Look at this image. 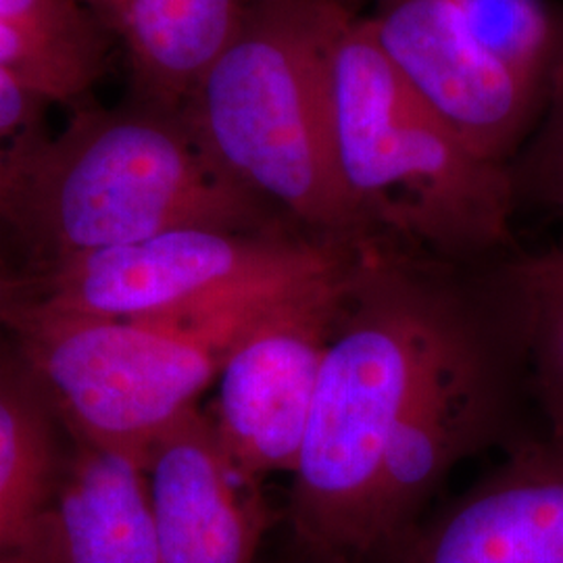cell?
Masks as SVG:
<instances>
[{
  "mask_svg": "<svg viewBox=\"0 0 563 563\" xmlns=\"http://www.w3.org/2000/svg\"><path fill=\"white\" fill-rule=\"evenodd\" d=\"M507 169L516 213L528 209L563 216V60L541 120Z\"/></svg>",
  "mask_w": 563,
  "mask_h": 563,
  "instance_id": "obj_18",
  "label": "cell"
},
{
  "mask_svg": "<svg viewBox=\"0 0 563 563\" xmlns=\"http://www.w3.org/2000/svg\"><path fill=\"white\" fill-rule=\"evenodd\" d=\"M474 41L547 104L563 60V7L551 0H451Z\"/></svg>",
  "mask_w": 563,
  "mask_h": 563,
  "instance_id": "obj_16",
  "label": "cell"
},
{
  "mask_svg": "<svg viewBox=\"0 0 563 563\" xmlns=\"http://www.w3.org/2000/svg\"><path fill=\"white\" fill-rule=\"evenodd\" d=\"M346 0H249L241 25L184 107L223 169L305 230L374 239L342 186L328 71Z\"/></svg>",
  "mask_w": 563,
  "mask_h": 563,
  "instance_id": "obj_4",
  "label": "cell"
},
{
  "mask_svg": "<svg viewBox=\"0 0 563 563\" xmlns=\"http://www.w3.org/2000/svg\"><path fill=\"white\" fill-rule=\"evenodd\" d=\"M360 255L274 309L223 360L211 422L225 455L253 483L297 467L323 360Z\"/></svg>",
  "mask_w": 563,
  "mask_h": 563,
  "instance_id": "obj_7",
  "label": "cell"
},
{
  "mask_svg": "<svg viewBox=\"0 0 563 563\" xmlns=\"http://www.w3.org/2000/svg\"><path fill=\"white\" fill-rule=\"evenodd\" d=\"M342 241L309 230H176L59 263L42 307L90 318H153Z\"/></svg>",
  "mask_w": 563,
  "mask_h": 563,
  "instance_id": "obj_8",
  "label": "cell"
},
{
  "mask_svg": "<svg viewBox=\"0 0 563 563\" xmlns=\"http://www.w3.org/2000/svg\"><path fill=\"white\" fill-rule=\"evenodd\" d=\"M120 42L136 102L181 113L241 25L249 0H81Z\"/></svg>",
  "mask_w": 563,
  "mask_h": 563,
  "instance_id": "obj_13",
  "label": "cell"
},
{
  "mask_svg": "<svg viewBox=\"0 0 563 563\" xmlns=\"http://www.w3.org/2000/svg\"><path fill=\"white\" fill-rule=\"evenodd\" d=\"M346 2H351V4H353V0H346Z\"/></svg>",
  "mask_w": 563,
  "mask_h": 563,
  "instance_id": "obj_23",
  "label": "cell"
},
{
  "mask_svg": "<svg viewBox=\"0 0 563 563\" xmlns=\"http://www.w3.org/2000/svg\"><path fill=\"white\" fill-rule=\"evenodd\" d=\"M369 32L402 84L486 162L509 165L544 101L493 59L451 0H376Z\"/></svg>",
  "mask_w": 563,
  "mask_h": 563,
  "instance_id": "obj_9",
  "label": "cell"
},
{
  "mask_svg": "<svg viewBox=\"0 0 563 563\" xmlns=\"http://www.w3.org/2000/svg\"><path fill=\"white\" fill-rule=\"evenodd\" d=\"M27 355L42 393L81 443L142 462L197 407L225 360L220 346L165 318H90L42 305L27 320Z\"/></svg>",
  "mask_w": 563,
  "mask_h": 563,
  "instance_id": "obj_6",
  "label": "cell"
},
{
  "mask_svg": "<svg viewBox=\"0 0 563 563\" xmlns=\"http://www.w3.org/2000/svg\"><path fill=\"white\" fill-rule=\"evenodd\" d=\"M59 478L41 384L0 367V555L23 553L41 539Z\"/></svg>",
  "mask_w": 563,
  "mask_h": 563,
  "instance_id": "obj_15",
  "label": "cell"
},
{
  "mask_svg": "<svg viewBox=\"0 0 563 563\" xmlns=\"http://www.w3.org/2000/svg\"><path fill=\"white\" fill-rule=\"evenodd\" d=\"M518 253L474 269L462 311L386 446L362 558L420 520L457 463L528 439L518 432L532 397Z\"/></svg>",
  "mask_w": 563,
  "mask_h": 563,
  "instance_id": "obj_5",
  "label": "cell"
},
{
  "mask_svg": "<svg viewBox=\"0 0 563 563\" xmlns=\"http://www.w3.org/2000/svg\"><path fill=\"white\" fill-rule=\"evenodd\" d=\"M0 218L59 263L176 230H305L234 180L184 113L80 107L0 159Z\"/></svg>",
  "mask_w": 563,
  "mask_h": 563,
  "instance_id": "obj_2",
  "label": "cell"
},
{
  "mask_svg": "<svg viewBox=\"0 0 563 563\" xmlns=\"http://www.w3.org/2000/svg\"><path fill=\"white\" fill-rule=\"evenodd\" d=\"M107 41L81 0H0V69L41 102H80L101 78Z\"/></svg>",
  "mask_w": 563,
  "mask_h": 563,
  "instance_id": "obj_14",
  "label": "cell"
},
{
  "mask_svg": "<svg viewBox=\"0 0 563 563\" xmlns=\"http://www.w3.org/2000/svg\"><path fill=\"white\" fill-rule=\"evenodd\" d=\"M526 305V342L532 399L544 439L563 449V242L543 253L516 255Z\"/></svg>",
  "mask_w": 563,
  "mask_h": 563,
  "instance_id": "obj_17",
  "label": "cell"
},
{
  "mask_svg": "<svg viewBox=\"0 0 563 563\" xmlns=\"http://www.w3.org/2000/svg\"><path fill=\"white\" fill-rule=\"evenodd\" d=\"M328 101L339 178L374 236L457 267L518 251L507 165L474 153L402 84L355 11L332 44Z\"/></svg>",
  "mask_w": 563,
  "mask_h": 563,
  "instance_id": "obj_3",
  "label": "cell"
},
{
  "mask_svg": "<svg viewBox=\"0 0 563 563\" xmlns=\"http://www.w3.org/2000/svg\"><path fill=\"white\" fill-rule=\"evenodd\" d=\"M23 553L38 563H162L141 457L81 443L41 539Z\"/></svg>",
  "mask_w": 563,
  "mask_h": 563,
  "instance_id": "obj_12",
  "label": "cell"
},
{
  "mask_svg": "<svg viewBox=\"0 0 563 563\" xmlns=\"http://www.w3.org/2000/svg\"><path fill=\"white\" fill-rule=\"evenodd\" d=\"M278 563H353L336 551H330L320 544L309 543L288 530L286 549Z\"/></svg>",
  "mask_w": 563,
  "mask_h": 563,
  "instance_id": "obj_20",
  "label": "cell"
},
{
  "mask_svg": "<svg viewBox=\"0 0 563 563\" xmlns=\"http://www.w3.org/2000/svg\"><path fill=\"white\" fill-rule=\"evenodd\" d=\"M0 563H38L32 560L27 553H2Z\"/></svg>",
  "mask_w": 563,
  "mask_h": 563,
  "instance_id": "obj_21",
  "label": "cell"
},
{
  "mask_svg": "<svg viewBox=\"0 0 563 563\" xmlns=\"http://www.w3.org/2000/svg\"><path fill=\"white\" fill-rule=\"evenodd\" d=\"M357 563H563V449L511 444L472 488Z\"/></svg>",
  "mask_w": 563,
  "mask_h": 563,
  "instance_id": "obj_10",
  "label": "cell"
},
{
  "mask_svg": "<svg viewBox=\"0 0 563 563\" xmlns=\"http://www.w3.org/2000/svg\"><path fill=\"white\" fill-rule=\"evenodd\" d=\"M162 563H262L274 511L225 455L211 418L188 409L144 455Z\"/></svg>",
  "mask_w": 563,
  "mask_h": 563,
  "instance_id": "obj_11",
  "label": "cell"
},
{
  "mask_svg": "<svg viewBox=\"0 0 563 563\" xmlns=\"http://www.w3.org/2000/svg\"><path fill=\"white\" fill-rule=\"evenodd\" d=\"M38 102L20 81L0 69V136L13 134L30 123Z\"/></svg>",
  "mask_w": 563,
  "mask_h": 563,
  "instance_id": "obj_19",
  "label": "cell"
},
{
  "mask_svg": "<svg viewBox=\"0 0 563 563\" xmlns=\"http://www.w3.org/2000/svg\"><path fill=\"white\" fill-rule=\"evenodd\" d=\"M0 309H2V288H0Z\"/></svg>",
  "mask_w": 563,
  "mask_h": 563,
  "instance_id": "obj_22",
  "label": "cell"
},
{
  "mask_svg": "<svg viewBox=\"0 0 563 563\" xmlns=\"http://www.w3.org/2000/svg\"><path fill=\"white\" fill-rule=\"evenodd\" d=\"M476 267L434 262L380 236L363 242L292 472L290 532L360 562L386 446Z\"/></svg>",
  "mask_w": 563,
  "mask_h": 563,
  "instance_id": "obj_1",
  "label": "cell"
}]
</instances>
